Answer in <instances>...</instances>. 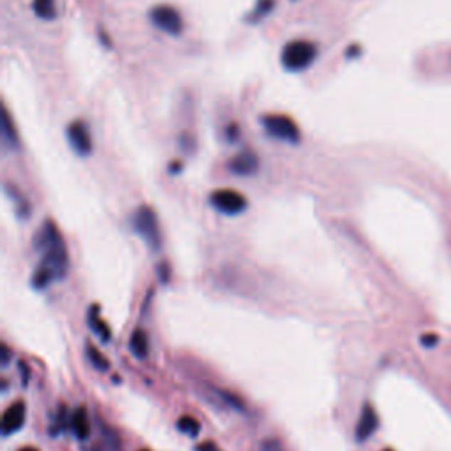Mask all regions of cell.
<instances>
[{
	"label": "cell",
	"instance_id": "cell-1",
	"mask_svg": "<svg viewBox=\"0 0 451 451\" xmlns=\"http://www.w3.org/2000/svg\"><path fill=\"white\" fill-rule=\"evenodd\" d=\"M36 250L43 254L41 260V268L46 270L51 279H64L69 270V254L65 249V242L62 238L60 231L53 221H44L43 226L38 229L34 238Z\"/></svg>",
	"mask_w": 451,
	"mask_h": 451
},
{
	"label": "cell",
	"instance_id": "cell-2",
	"mask_svg": "<svg viewBox=\"0 0 451 451\" xmlns=\"http://www.w3.org/2000/svg\"><path fill=\"white\" fill-rule=\"evenodd\" d=\"M317 57V46L310 41L295 39L286 43L280 51V64L290 73H302L314 64Z\"/></svg>",
	"mask_w": 451,
	"mask_h": 451
},
{
	"label": "cell",
	"instance_id": "cell-3",
	"mask_svg": "<svg viewBox=\"0 0 451 451\" xmlns=\"http://www.w3.org/2000/svg\"><path fill=\"white\" fill-rule=\"evenodd\" d=\"M261 124H263L266 134H270L272 138L279 139V142L286 143H300L302 134L300 129H298L297 122L291 117L282 113H268L261 118Z\"/></svg>",
	"mask_w": 451,
	"mask_h": 451
},
{
	"label": "cell",
	"instance_id": "cell-4",
	"mask_svg": "<svg viewBox=\"0 0 451 451\" xmlns=\"http://www.w3.org/2000/svg\"><path fill=\"white\" fill-rule=\"evenodd\" d=\"M132 228L145 240L152 249H159L162 242L161 228H159L157 213L149 205H142L132 216Z\"/></svg>",
	"mask_w": 451,
	"mask_h": 451
},
{
	"label": "cell",
	"instance_id": "cell-5",
	"mask_svg": "<svg viewBox=\"0 0 451 451\" xmlns=\"http://www.w3.org/2000/svg\"><path fill=\"white\" fill-rule=\"evenodd\" d=\"M149 20L155 28H159L164 34L173 36V38H179L184 32L182 14L173 6H168V4H159V6L152 7Z\"/></svg>",
	"mask_w": 451,
	"mask_h": 451
},
{
	"label": "cell",
	"instance_id": "cell-6",
	"mask_svg": "<svg viewBox=\"0 0 451 451\" xmlns=\"http://www.w3.org/2000/svg\"><path fill=\"white\" fill-rule=\"evenodd\" d=\"M210 205L224 216H238L247 208V199L233 189H217L210 194Z\"/></svg>",
	"mask_w": 451,
	"mask_h": 451
},
{
	"label": "cell",
	"instance_id": "cell-7",
	"mask_svg": "<svg viewBox=\"0 0 451 451\" xmlns=\"http://www.w3.org/2000/svg\"><path fill=\"white\" fill-rule=\"evenodd\" d=\"M65 136H68L69 147H71L80 157H87V155L92 154L94 143H92L90 129H88V125L85 124L83 120L71 122V124L68 125Z\"/></svg>",
	"mask_w": 451,
	"mask_h": 451
},
{
	"label": "cell",
	"instance_id": "cell-8",
	"mask_svg": "<svg viewBox=\"0 0 451 451\" xmlns=\"http://www.w3.org/2000/svg\"><path fill=\"white\" fill-rule=\"evenodd\" d=\"M228 168L233 175L250 176L260 168V159H258V155L254 152L243 150L228 162Z\"/></svg>",
	"mask_w": 451,
	"mask_h": 451
},
{
	"label": "cell",
	"instance_id": "cell-9",
	"mask_svg": "<svg viewBox=\"0 0 451 451\" xmlns=\"http://www.w3.org/2000/svg\"><path fill=\"white\" fill-rule=\"evenodd\" d=\"M25 416H27V408H25L23 400H16L14 404H11L2 416L4 435H11L20 430L25 423Z\"/></svg>",
	"mask_w": 451,
	"mask_h": 451
},
{
	"label": "cell",
	"instance_id": "cell-10",
	"mask_svg": "<svg viewBox=\"0 0 451 451\" xmlns=\"http://www.w3.org/2000/svg\"><path fill=\"white\" fill-rule=\"evenodd\" d=\"M377 425H379V420H377V414L374 411L371 404H365L364 409H361L360 420H358L356 430H354V435H356L358 442H364L371 437L372 434L377 430Z\"/></svg>",
	"mask_w": 451,
	"mask_h": 451
},
{
	"label": "cell",
	"instance_id": "cell-11",
	"mask_svg": "<svg viewBox=\"0 0 451 451\" xmlns=\"http://www.w3.org/2000/svg\"><path fill=\"white\" fill-rule=\"evenodd\" d=\"M71 430L80 441H85L90 435V420L85 408H76L71 413Z\"/></svg>",
	"mask_w": 451,
	"mask_h": 451
},
{
	"label": "cell",
	"instance_id": "cell-12",
	"mask_svg": "<svg viewBox=\"0 0 451 451\" xmlns=\"http://www.w3.org/2000/svg\"><path fill=\"white\" fill-rule=\"evenodd\" d=\"M129 349L138 360H145L149 356V337L142 328H136L129 339Z\"/></svg>",
	"mask_w": 451,
	"mask_h": 451
},
{
	"label": "cell",
	"instance_id": "cell-13",
	"mask_svg": "<svg viewBox=\"0 0 451 451\" xmlns=\"http://www.w3.org/2000/svg\"><path fill=\"white\" fill-rule=\"evenodd\" d=\"M88 324H90L94 334L99 335V339H101L102 342H108V340L112 339V331H110L108 324L99 317V307H92L90 309V314H88Z\"/></svg>",
	"mask_w": 451,
	"mask_h": 451
},
{
	"label": "cell",
	"instance_id": "cell-14",
	"mask_svg": "<svg viewBox=\"0 0 451 451\" xmlns=\"http://www.w3.org/2000/svg\"><path fill=\"white\" fill-rule=\"evenodd\" d=\"M2 139H4V145H6L7 149H11V150L18 149L16 129H14L13 120H11L7 110H4L2 112Z\"/></svg>",
	"mask_w": 451,
	"mask_h": 451
},
{
	"label": "cell",
	"instance_id": "cell-15",
	"mask_svg": "<svg viewBox=\"0 0 451 451\" xmlns=\"http://www.w3.org/2000/svg\"><path fill=\"white\" fill-rule=\"evenodd\" d=\"M32 9L41 20H55L57 18L55 0H32Z\"/></svg>",
	"mask_w": 451,
	"mask_h": 451
},
{
	"label": "cell",
	"instance_id": "cell-16",
	"mask_svg": "<svg viewBox=\"0 0 451 451\" xmlns=\"http://www.w3.org/2000/svg\"><path fill=\"white\" fill-rule=\"evenodd\" d=\"M273 7H275V0H258L254 9L250 11L249 16H247V21H249V23H260L263 18L270 16Z\"/></svg>",
	"mask_w": 451,
	"mask_h": 451
},
{
	"label": "cell",
	"instance_id": "cell-17",
	"mask_svg": "<svg viewBox=\"0 0 451 451\" xmlns=\"http://www.w3.org/2000/svg\"><path fill=\"white\" fill-rule=\"evenodd\" d=\"M87 358L97 371H108L110 368V361L106 360L105 354L92 344H87Z\"/></svg>",
	"mask_w": 451,
	"mask_h": 451
},
{
	"label": "cell",
	"instance_id": "cell-18",
	"mask_svg": "<svg viewBox=\"0 0 451 451\" xmlns=\"http://www.w3.org/2000/svg\"><path fill=\"white\" fill-rule=\"evenodd\" d=\"M176 427H179V430L182 432V434L189 435V437H196V435L199 434V430H201V425H199V421L192 416L180 418L179 423H176Z\"/></svg>",
	"mask_w": 451,
	"mask_h": 451
},
{
	"label": "cell",
	"instance_id": "cell-19",
	"mask_svg": "<svg viewBox=\"0 0 451 451\" xmlns=\"http://www.w3.org/2000/svg\"><path fill=\"white\" fill-rule=\"evenodd\" d=\"M260 451H284V450H282V445H280L277 439H268V441H265L263 445L260 446Z\"/></svg>",
	"mask_w": 451,
	"mask_h": 451
},
{
	"label": "cell",
	"instance_id": "cell-20",
	"mask_svg": "<svg viewBox=\"0 0 451 451\" xmlns=\"http://www.w3.org/2000/svg\"><path fill=\"white\" fill-rule=\"evenodd\" d=\"M226 136H228L229 142H236V138L240 136V127L236 124H231L228 129H226Z\"/></svg>",
	"mask_w": 451,
	"mask_h": 451
},
{
	"label": "cell",
	"instance_id": "cell-21",
	"mask_svg": "<svg viewBox=\"0 0 451 451\" xmlns=\"http://www.w3.org/2000/svg\"><path fill=\"white\" fill-rule=\"evenodd\" d=\"M196 451H221V450L217 448L216 442L206 441V442H203V445H199V446H198V450H196Z\"/></svg>",
	"mask_w": 451,
	"mask_h": 451
},
{
	"label": "cell",
	"instance_id": "cell-22",
	"mask_svg": "<svg viewBox=\"0 0 451 451\" xmlns=\"http://www.w3.org/2000/svg\"><path fill=\"white\" fill-rule=\"evenodd\" d=\"M0 349H2V365H7L9 364V349H7L6 344H2Z\"/></svg>",
	"mask_w": 451,
	"mask_h": 451
},
{
	"label": "cell",
	"instance_id": "cell-23",
	"mask_svg": "<svg viewBox=\"0 0 451 451\" xmlns=\"http://www.w3.org/2000/svg\"><path fill=\"white\" fill-rule=\"evenodd\" d=\"M437 342V337H434V335H430V337H423V344L425 346H434V344Z\"/></svg>",
	"mask_w": 451,
	"mask_h": 451
},
{
	"label": "cell",
	"instance_id": "cell-24",
	"mask_svg": "<svg viewBox=\"0 0 451 451\" xmlns=\"http://www.w3.org/2000/svg\"><path fill=\"white\" fill-rule=\"evenodd\" d=\"M159 273H161V279H162V282H166V279H168V272H166V265H161L159 266Z\"/></svg>",
	"mask_w": 451,
	"mask_h": 451
},
{
	"label": "cell",
	"instance_id": "cell-25",
	"mask_svg": "<svg viewBox=\"0 0 451 451\" xmlns=\"http://www.w3.org/2000/svg\"><path fill=\"white\" fill-rule=\"evenodd\" d=\"M20 451H39L38 448H32V446H27V448H21Z\"/></svg>",
	"mask_w": 451,
	"mask_h": 451
},
{
	"label": "cell",
	"instance_id": "cell-26",
	"mask_svg": "<svg viewBox=\"0 0 451 451\" xmlns=\"http://www.w3.org/2000/svg\"><path fill=\"white\" fill-rule=\"evenodd\" d=\"M142 451H150V450H142Z\"/></svg>",
	"mask_w": 451,
	"mask_h": 451
},
{
	"label": "cell",
	"instance_id": "cell-27",
	"mask_svg": "<svg viewBox=\"0 0 451 451\" xmlns=\"http://www.w3.org/2000/svg\"><path fill=\"white\" fill-rule=\"evenodd\" d=\"M384 451H391V450H384Z\"/></svg>",
	"mask_w": 451,
	"mask_h": 451
}]
</instances>
